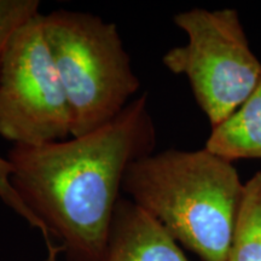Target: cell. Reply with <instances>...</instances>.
<instances>
[{"mask_svg": "<svg viewBox=\"0 0 261 261\" xmlns=\"http://www.w3.org/2000/svg\"><path fill=\"white\" fill-rule=\"evenodd\" d=\"M173 21L188 35V42L166 52L162 63L173 74L187 76L213 128L253 93L261 79V62L236 10L192 9L179 12Z\"/></svg>", "mask_w": 261, "mask_h": 261, "instance_id": "obj_4", "label": "cell"}, {"mask_svg": "<svg viewBox=\"0 0 261 261\" xmlns=\"http://www.w3.org/2000/svg\"><path fill=\"white\" fill-rule=\"evenodd\" d=\"M226 261H261V172L244 182L242 203Z\"/></svg>", "mask_w": 261, "mask_h": 261, "instance_id": "obj_8", "label": "cell"}, {"mask_svg": "<svg viewBox=\"0 0 261 261\" xmlns=\"http://www.w3.org/2000/svg\"><path fill=\"white\" fill-rule=\"evenodd\" d=\"M122 192L203 261H226L244 182L232 162L207 149H168L127 168Z\"/></svg>", "mask_w": 261, "mask_h": 261, "instance_id": "obj_2", "label": "cell"}, {"mask_svg": "<svg viewBox=\"0 0 261 261\" xmlns=\"http://www.w3.org/2000/svg\"><path fill=\"white\" fill-rule=\"evenodd\" d=\"M11 174L12 167L8 161V159H4L0 156V200L4 202L9 208H11L15 213H17L19 217L23 218L32 227L38 228L40 231L45 240V243H46L48 260L57 261V254L60 252V249L57 247H55V244L52 243V237L48 233L45 225L28 210L27 205L23 203V201L21 200V197L16 192L11 184Z\"/></svg>", "mask_w": 261, "mask_h": 261, "instance_id": "obj_10", "label": "cell"}, {"mask_svg": "<svg viewBox=\"0 0 261 261\" xmlns=\"http://www.w3.org/2000/svg\"><path fill=\"white\" fill-rule=\"evenodd\" d=\"M204 148L231 162L261 160V79L246 102L212 128Z\"/></svg>", "mask_w": 261, "mask_h": 261, "instance_id": "obj_7", "label": "cell"}, {"mask_svg": "<svg viewBox=\"0 0 261 261\" xmlns=\"http://www.w3.org/2000/svg\"><path fill=\"white\" fill-rule=\"evenodd\" d=\"M39 15V0H0V63L14 35Z\"/></svg>", "mask_w": 261, "mask_h": 261, "instance_id": "obj_9", "label": "cell"}, {"mask_svg": "<svg viewBox=\"0 0 261 261\" xmlns=\"http://www.w3.org/2000/svg\"><path fill=\"white\" fill-rule=\"evenodd\" d=\"M71 112L42 28V14L9 42L0 63V136L42 145L71 135Z\"/></svg>", "mask_w": 261, "mask_h": 261, "instance_id": "obj_5", "label": "cell"}, {"mask_svg": "<svg viewBox=\"0 0 261 261\" xmlns=\"http://www.w3.org/2000/svg\"><path fill=\"white\" fill-rule=\"evenodd\" d=\"M103 261H190L177 241L132 201L116 205Z\"/></svg>", "mask_w": 261, "mask_h": 261, "instance_id": "obj_6", "label": "cell"}, {"mask_svg": "<svg viewBox=\"0 0 261 261\" xmlns=\"http://www.w3.org/2000/svg\"><path fill=\"white\" fill-rule=\"evenodd\" d=\"M156 128L148 93L112 121L71 140L14 144L11 184L61 242L69 261H103L127 168L154 154Z\"/></svg>", "mask_w": 261, "mask_h": 261, "instance_id": "obj_1", "label": "cell"}, {"mask_svg": "<svg viewBox=\"0 0 261 261\" xmlns=\"http://www.w3.org/2000/svg\"><path fill=\"white\" fill-rule=\"evenodd\" d=\"M42 28L70 107L71 136L112 121L140 87L116 24L57 10L42 15Z\"/></svg>", "mask_w": 261, "mask_h": 261, "instance_id": "obj_3", "label": "cell"}]
</instances>
